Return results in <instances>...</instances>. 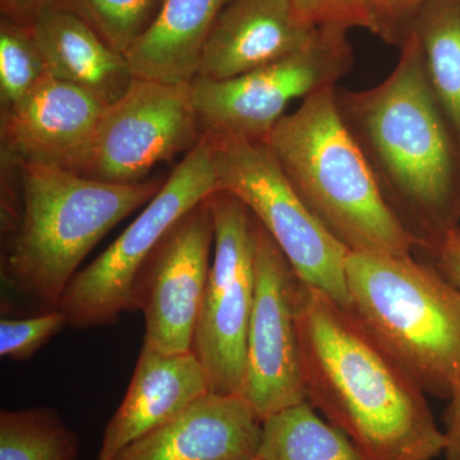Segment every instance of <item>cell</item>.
<instances>
[{
    "mask_svg": "<svg viewBox=\"0 0 460 460\" xmlns=\"http://www.w3.org/2000/svg\"><path fill=\"white\" fill-rule=\"evenodd\" d=\"M30 29L51 77L89 91L107 105L128 90L135 77L126 56L74 12L54 2Z\"/></svg>",
    "mask_w": 460,
    "mask_h": 460,
    "instance_id": "cell-17",
    "label": "cell"
},
{
    "mask_svg": "<svg viewBox=\"0 0 460 460\" xmlns=\"http://www.w3.org/2000/svg\"><path fill=\"white\" fill-rule=\"evenodd\" d=\"M165 0H56L74 12L119 53L146 31Z\"/></svg>",
    "mask_w": 460,
    "mask_h": 460,
    "instance_id": "cell-23",
    "label": "cell"
},
{
    "mask_svg": "<svg viewBox=\"0 0 460 460\" xmlns=\"http://www.w3.org/2000/svg\"><path fill=\"white\" fill-rule=\"evenodd\" d=\"M335 87L302 100L265 144L305 205L348 250L410 256L420 241L387 201L341 117Z\"/></svg>",
    "mask_w": 460,
    "mask_h": 460,
    "instance_id": "cell-3",
    "label": "cell"
},
{
    "mask_svg": "<svg viewBox=\"0 0 460 460\" xmlns=\"http://www.w3.org/2000/svg\"><path fill=\"white\" fill-rule=\"evenodd\" d=\"M217 190L210 145L202 133L155 198L66 287L58 308L66 314L68 328H102L135 311L133 286L147 257L177 220Z\"/></svg>",
    "mask_w": 460,
    "mask_h": 460,
    "instance_id": "cell-7",
    "label": "cell"
},
{
    "mask_svg": "<svg viewBox=\"0 0 460 460\" xmlns=\"http://www.w3.org/2000/svg\"><path fill=\"white\" fill-rule=\"evenodd\" d=\"M56 0H0L3 20L16 25L31 27L36 18Z\"/></svg>",
    "mask_w": 460,
    "mask_h": 460,
    "instance_id": "cell-28",
    "label": "cell"
},
{
    "mask_svg": "<svg viewBox=\"0 0 460 460\" xmlns=\"http://www.w3.org/2000/svg\"><path fill=\"white\" fill-rule=\"evenodd\" d=\"M257 456L261 460H368L341 429L321 419L308 401L263 420Z\"/></svg>",
    "mask_w": 460,
    "mask_h": 460,
    "instance_id": "cell-20",
    "label": "cell"
},
{
    "mask_svg": "<svg viewBox=\"0 0 460 460\" xmlns=\"http://www.w3.org/2000/svg\"><path fill=\"white\" fill-rule=\"evenodd\" d=\"M347 33L320 29L311 44L277 62L226 80L195 78L190 96L201 132L265 144L293 100L337 86L352 69Z\"/></svg>",
    "mask_w": 460,
    "mask_h": 460,
    "instance_id": "cell-8",
    "label": "cell"
},
{
    "mask_svg": "<svg viewBox=\"0 0 460 460\" xmlns=\"http://www.w3.org/2000/svg\"><path fill=\"white\" fill-rule=\"evenodd\" d=\"M80 438L47 407L0 411V460H78Z\"/></svg>",
    "mask_w": 460,
    "mask_h": 460,
    "instance_id": "cell-21",
    "label": "cell"
},
{
    "mask_svg": "<svg viewBox=\"0 0 460 460\" xmlns=\"http://www.w3.org/2000/svg\"><path fill=\"white\" fill-rule=\"evenodd\" d=\"M190 84L133 78L107 105L75 172L107 183L146 181L160 163L190 153L201 138Z\"/></svg>",
    "mask_w": 460,
    "mask_h": 460,
    "instance_id": "cell-10",
    "label": "cell"
},
{
    "mask_svg": "<svg viewBox=\"0 0 460 460\" xmlns=\"http://www.w3.org/2000/svg\"><path fill=\"white\" fill-rule=\"evenodd\" d=\"M107 104L89 91L49 77L2 113V137L18 162L75 172Z\"/></svg>",
    "mask_w": 460,
    "mask_h": 460,
    "instance_id": "cell-13",
    "label": "cell"
},
{
    "mask_svg": "<svg viewBox=\"0 0 460 460\" xmlns=\"http://www.w3.org/2000/svg\"><path fill=\"white\" fill-rule=\"evenodd\" d=\"M296 14L314 29H365L374 33L371 0H292Z\"/></svg>",
    "mask_w": 460,
    "mask_h": 460,
    "instance_id": "cell-25",
    "label": "cell"
},
{
    "mask_svg": "<svg viewBox=\"0 0 460 460\" xmlns=\"http://www.w3.org/2000/svg\"><path fill=\"white\" fill-rule=\"evenodd\" d=\"M296 321L307 401L366 458L443 456L428 393L352 311L299 280Z\"/></svg>",
    "mask_w": 460,
    "mask_h": 460,
    "instance_id": "cell-1",
    "label": "cell"
},
{
    "mask_svg": "<svg viewBox=\"0 0 460 460\" xmlns=\"http://www.w3.org/2000/svg\"><path fill=\"white\" fill-rule=\"evenodd\" d=\"M456 224L460 226V198L458 199V202H456Z\"/></svg>",
    "mask_w": 460,
    "mask_h": 460,
    "instance_id": "cell-30",
    "label": "cell"
},
{
    "mask_svg": "<svg viewBox=\"0 0 460 460\" xmlns=\"http://www.w3.org/2000/svg\"><path fill=\"white\" fill-rule=\"evenodd\" d=\"M454 235H456V238L460 241V226H456V229L453 230Z\"/></svg>",
    "mask_w": 460,
    "mask_h": 460,
    "instance_id": "cell-31",
    "label": "cell"
},
{
    "mask_svg": "<svg viewBox=\"0 0 460 460\" xmlns=\"http://www.w3.org/2000/svg\"><path fill=\"white\" fill-rule=\"evenodd\" d=\"M255 275V301L239 396L263 422L278 411L307 401V395L296 321L299 279L257 220Z\"/></svg>",
    "mask_w": 460,
    "mask_h": 460,
    "instance_id": "cell-11",
    "label": "cell"
},
{
    "mask_svg": "<svg viewBox=\"0 0 460 460\" xmlns=\"http://www.w3.org/2000/svg\"><path fill=\"white\" fill-rule=\"evenodd\" d=\"M217 190L234 196L271 235L298 279L349 310L350 251L317 219L263 142L205 132Z\"/></svg>",
    "mask_w": 460,
    "mask_h": 460,
    "instance_id": "cell-6",
    "label": "cell"
},
{
    "mask_svg": "<svg viewBox=\"0 0 460 460\" xmlns=\"http://www.w3.org/2000/svg\"><path fill=\"white\" fill-rule=\"evenodd\" d=\"M429 0H371L374 35L387 44H402L411 22Z\"/></svg>",
    "mask_w": 460,
    "mask_h": 460,
    "instance_id": "cell-26",
    "label": "cell"
},
{
    "mask_svg": "<svg viewBox=\"0 0 460 460\" xmlns=\"http://www.w3.org/2000/svg\"><path fill=\"white\" fill-rule=\"evenodd\" d=\"M228 0H165L150 27L124 53L133 77L190 84L217 18Z\"/></svg>",
    "mask_w": 460,
    "mask_h": 460,
    "instance_id": "cell-18",
    "label": "cell"
},
{
    "mask_svg": "<svg viewBox=\"0 0 460 460\" xmlns=\"http://www.w3.org/2000/svg\"><path fill=\"white\" fill-rule=\"evenodd\" d=\"M262 422L242 396L208 393L114 460H251Z\"/></svg>",
    "mask_w": 460,
    "mask_h": 460,
    "instance_id": "cell-14",
    "label": "cell"
},
{
    "mask_svg": "<svg viewBox=\"0 0 460 460\" xmlns=\"http://www.w3.org/2000/svg\"><path fill=\"white\" fill-rule=\"evenodd\" d=\"M210 392L193 350L163 353L142 347L126 395L104 429L98 460H114Z\"/></svg>",
    "mask_w": 460,
    "mask_h": 460,
    "instance_id": "cell-16",
    "label": "cell"
},
{
    "mask_svg": "<svg viewBox=\"0 0 460 460\" xmlns=\"http://www.w3.org/2000/svg\"><path fill=\"white\" fill-rule=\"evenodd\" d=\"M208 202L214 253L192 349L204 366L211 392L239 395L255 301L256 220L229 193L217 190Z\"/></svg>",
    "mask_w": 460,
    "mask_h": 460,
    "instance_id": "cell-9",
    "label": "cell"
},
{
    "mask_svg": "<svg viewBox=\"0 0 460 460\" xmlns=\"http://www.w3.org/2000/svg\"><path fill=\"white\" fill-rule=\"evenodd\" d=\"M349 310L428 394L449 399L460 380V292L410 256L350 251Z\"/></svg>",
    "mask_w": 460,
    "mask_h": 460,
    "instance_id": "cell-5",
    "label": "cell"
},
{
    "mask_svg": "<svg viewBox=\"0 0 460 460\" xmlns=\"http://www.w3.org/2000/svg\"><path fill=\"white\" fill-rule=\"evenodd\" d=\"M30 27L0 22V99L2 113L16 107L49 77Z\"/></svg>",
    "mask_w": 460,
    "mask_h": 460,
    "instance_id": "cell-22",
    "label": "cell"
},
{
    "mask_svg": "<svg viewBox=\"0 0 460 460\" xmlns=\"http://www.w3.org/2000/svg\"><path fill=\"white\" fill-rule=\"evenodd\" d=\"M319 31L299 18L292 0H228L206 44L198 77L226 80L246 74L304 49Z\"/></svg>",
    "mask_w": 460,
    "mask_h": 460,
    "instance_id": "cell-15",
    "label": "cell"
},
{
    "mask_svg": "<svg viewBox=\"0 0 460 460\" xmlns=\"http://www.w3.org/2000/svg\"><path fill=\"white\" fill-rule=\"evenodd\" d=\"M65 328H68V323L59 308L26 319L3 317L0 320V356L13 361H26Z\"/></svg>",
    "mask_w": 460,
    "mask_h": 460,
    "instance_id": "cell-24",
    "label": "cell"
},
{
    "mask_svg": "<svg viewBox=\"0 0 460 460\" xmlns=\"http://www.w3.org/2000/svg\"><path fill=\"white\" fill-rule=\"evenodd\" d=\"M251 460H261V459H260L259 456H255V458L251 459Z\"/></svg>",
    "mask_w": 460,
    "mask_h": 460,
    "instance_id": "cell-32",
    "label": "cell"
},
{
    "mask_svg": "<svg viewBox=\"0 0 460 460\" xmlns=\"http://www.w3.org/2000/svg\"><path fill=\"white\" fill-rule=\"evenodd\" d=\"M213 248L208 198L165 233L136 277L133 305L145 317L142 347L163 353L193 350Z\"/></svg>",
    "mask_w": 460,
    "mask_h": 460,
    "instance_id": "cell-12",
    "label": "cell"
},
{
    "mask_svg": "<svg viewBox=\"0 0 460 460\" xmlns=\"http://www.w3.org/2000/svg\"><path fill=\"white\" fill-rule=\"evenodd\" d=\"M444 419L445 460H460V380L449 398Z\"/></svg>",
    "mask_w": 460,
    "mask_h": 460,
    "instance_id": "cell-27",
    "label": "cell"
},
{
    "mask_svg": "<svg viewBox=\"0 0 460 460\" xmlns=\"http://www.w3.org/2000/svg\"><path fill=\"white\" fill-rule=\"evenodd\" d=\"M410 31L419 39L429 84L460 141V0H429Z\"/></svg>",
    "mask_w": 460,
    "mask_h": 460,
    "instance_id": "cell-19",
    "label": "cell"
},
{
    "mask_svg": "<svg viewBox=\"0 0 460 460\" xmlns=\"http://www.w3.org/2000/svg\"><path fill=\"white\" fill-rule=\"evenodd\" d=\"M438 270L460 292V241L453 230L435 247Z\"/></svg>",
    "mask_w": 460,
    "mask_h": 460,
    "instance_id": "cell-29",
    "label": "cell"
},
{
    "mask_svg": "<svg viewBox=\"0 0 460 460\" xmlns=\"http://www.w3.org/2000/svg\"><path fill=\"white\" fill-rule=\"evenodd\" d=\"M339 111L420 247L434 251L456 228V154L414 32L392 74L372 89L335 87Z\"/></svg>",
    "mask_w": 460,
    "mask_h": 460,
    "instance_id": "cell-2",
    "label": "cell"
},
{
    "mask_svg": "<svg viewBox=\"0 0 460 460\" xmlns=\"http://www.w3.org/2000/svg\"><path fill=\"white\" fill-rule=\"evenodd\" d=\"M20 165L21 211L3 279L45 313L58 308L93 247L155 198L165 180L107 183L60 166Z\"/></svg>",
    "mask_w": 460,
    "mask_h": 460,
    "instance_id": "cell-4",
    "label": "cell"
}]
</instances>
